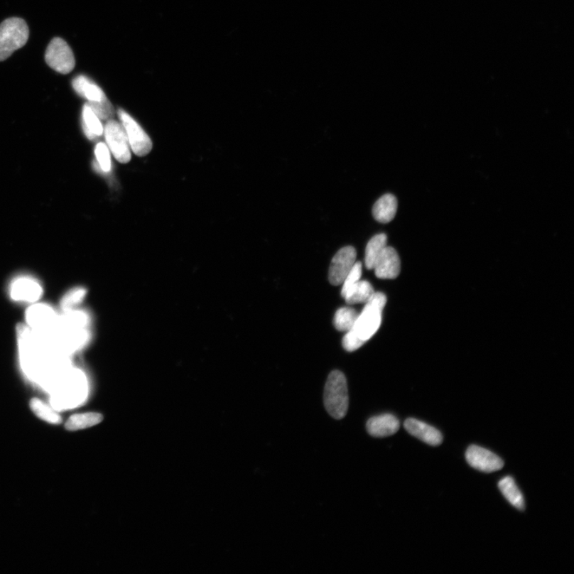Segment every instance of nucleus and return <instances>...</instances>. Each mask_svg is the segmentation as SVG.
<instances>
[{"label":"nucleus","instance_id":"f257e3e1","mask_svg":"<svg viewBox=\"0 0 574 574\" xmlns=\"http://www.w3.org/2000/svg\"><path fill=\"white\" fill-rule=\"evenodd\" d=\"M324 404L328 413L336 420H342L349 408L347 378L340 371H332L326 381Z\"/></svg>","mask_w":574,"mask_h":574},{"label":"nucleus","instance_id":"f03ea898","mask_svg":"<svg viewBox=\"0 0 574 574\" xmlns=\"http://www.w3.org/2000/svg\"><path fill=\"white\" fill-rule=\"evenodd\" d=\"M387 298L383 293L375 292L364 304L361 314L358 315L356 323L351 330L364 342L369 341L379 330Z\"/></svg>","mask_w":574,"mask_h":574},{"label":"nucleus","instance_id":"7ed1b4c3","mask_svg":"<svg viewBox=\"0 0 574 574\" xmlns=\"http://www.w3.org/2000/svg\"><path fill=\"white\" fill-rule=\"evenodd\" d=\"M30 31L21 18H9L0 24V62H3L28 43Z\"/></svg>","mask_w":574,"mask_h":574},{"label":"nucleus","instance_id":"20e7f679","mask_svg":"<svg viewBox=\"0 0 574 574\" xmlns=\"http://www.w3.org/2000/svg\"><path fill=\"white\" fill-rule=\"evenodd\" d=\"M48 66L62 75L70 74L75 67V58L67 43L61 38L52 39L45 50Z\"/></svg>","mask_w":574,"mask_h":574},{"label":"nucleus","instance_id":"39448f33","mask_svg":"<svg viewBox=\"0 0 574 574\" xmlns=\"http://www.w3.org/2000/svg\"><path fill=\"white\" fill-rule=\"evenodd\" d=\"M117 114L125 129L130 148L134 154L139 156L148 155L153 148V143L148 135L126 111L120 109Z\"/></svg>","mask_w":574,"mask_h":574},{"label":"nucleus","instance_id":"423d86ee","mask_svg":"<svg viewBox=\"0 0 574 574\" xmlns=\"http://www.w3.org/2000/svg\"><path fill=\"white\" fill-rule=\"evenodd\" d=\"M104 134L109 148L116 160L122 164H127L131 160V148L121 124L113 119L107 121Z\"/></svg>","mask_w":574,"mask_h":574},{"label":"nucleus","instance_id":"0eeeda50","mask_svg":"<svg viewBox=\"0 0 574 574\" xmlns=\"http://www.w3.org/2000/svg\"><path fill=\"white\" fill-rule=\"evenodd\" d=\"M357 252L354 247L348 246L338 251L332 259L329 271L330 283L334 286L343 283L354 265L357 262Z\"/></svg>","mask_w":574,"mask_h":574},{"label":"nucleus","instance_id":"6e6552de","mask_svg":"<svg viewBox=\"0 0 574 574\" xmlns=\"http://www.w3.org/2000/svg\"><path fill=\"white\" fill-rule=\"evenodd\" d=\"M466 460L470 466L486 473L499 471L504 466V462L497 455L476 445L467 448Z\"/></svg>","mask_w":574,"mask_h":574},{"label":"nucleus","instance_id":"1a4fd4ad","mask_svg":"<svg viewBox=\"0 0 574 574\" xmlns=\"http://www.w3.org/2000/svg\"><path fill=\"white\" fill-rule=\"evenodd\" d=\"M378 278L394 279L400 275L401 259L392 247L387 246L377 259L374 269Z\"/></svg>","mask_w":574,"mask_h":574},{"label":"nucleus","instance_id":"9d476101","mask_svg":"<svg viewBox=\"0 0 574 574\" xmlns=\"http://www.w3.org/2000/svg\"><path fill=\"white\" fill-rule=\"evenodd\" d=\"M404 426L410 435L430 446H439L443 442V435L440 430L425 422L408 418L404 422Z\"/></svg>","mask_w":574,"mask_h":574},{"label":"nucleus","instance_id":"9b49d317","mask_svg":"<svg viewBox=\"0 0 574 574\" xmlns=\"http://www.w3.org/2000/svg\"><path fill=\"white\" fill-rule=\"evenodd\" d=\"M400 426L399 420L392 414H382L371 417L367 423L368 433L376 438L393 435L398 432Z\"/></svg>","mask_w":574,"mask_h":574},{"label":"nucleus","instance_id":"f8f14e48","mask_svg":"<svg viewBox=\"0 0 574 574\" xmlns=\"http://www.w3.org/2000/svg\"><path fill=\"white\" fill-rule=\"evenodd\" d=\"M72 87L77 94L85 97L88 102H101L107 100L103 90L86 76L76 77L72 82Z\"/></svg>","mask_w":574,"mask_h":574},{"label":"nucleus","instance_id":"ddd939ff","mask_svg":"<svg viewBox=\"0 0 574 574\" xmlns=\"http://www.w3.org/2000/svg\"><path fill=\"white\" fill-rule=\"evenodd\" d=\"M397 200L392 194L384 195L378 200L373 208L374 219L381 224H387L396 217Z\"/></svg>","mask_w":574,"mask_h":574},{"label":"nucleus","instance_id":"4468645a","mask_svg":"<svg viewBox=\"0 0 574 574\" xmlns=\"http://www.w3.org/2000/svg\"><path fill=\"white\" fill-rule=\"evenodd\" d=\"M374 293V287L370 283L360 279L342 297L350 305L365 304Z\"/></svg>","mask_w":574,"mask_h":574},{"label":"nucleus","instance_id":"2eb2a0df","mask_svg":"<svg viewBox=\"0 0 574 574\" xmlns=\"http://www.w3.org/2000/svg\"><path fill=\"white\" fill-rule=\"evenodd\" d=\"M499 488L506 499L520 511L525 510V500L523 493L511 476H507L499 482Z\"/></svg>","mask_w":574,"mask_h":574},{"label":"nucleus","instance_id":"dca6fc26","mask_svg":"<svg viewBox=\"0 0 574 574\" xmlns=\"http://www.w3.org/2000/svg\"><path fill=\"white\" fill-rule=\"evenodd\" d=\"M387 247V236L386 234H378L372 238L365 249V266L368 270H373L377 260L381 256L384 249Z\"/></svg>","mask_w":574,"mask_h":574},{"label":"nucleus","instance_id":"f3484780","mask_svg":"<svg viewBox=\"0 0 574 574\" xmlns=\"http://www.w3.org/2000/svg\"><path fill=\"white\" fill-rule=\"evenodd\" d=\"M82 126L88 139L94 141L104 133L102 124L93 110L86 104L82 110Z\"/></svg>","mask_w":574,"mask_h":574},{"label":"nucleus","instance_id":"a211bd4d","mask_svg":"<svg viewBox=\"0 0 574 574\" xmlns=\"http://www.w3.org/2000/svg\"><path fill=\"white\" fill-rule=\"evenodd\" d=\"M103 421V416L97 413H87L71 416L66 423L67 430L74 432L87 429L99 425Z\"/></svg>","mask_w":574,"mask_h":574},{"label":"nucleus","instance_id":"6ab92c4d","mask_svg":"<svg viewBox=\"0 0 574 574\" xmlns=\"http://www.w3.org/2000/svg\"><path fill=\"white\" fill-rule=\"evenodd\" d=\"M42 290L37 283L29 280H21L17 282L12 290V297L23 301H36L40 297Z\"/></svg>","mask_w":574,"mask_h":574},{"label":"nucleus","instance_id":"aec40b11","mask_svg":"<svg viewBox=\"0 0 574 574\" xmlns=\"http://www.w3.org/2000/svg\"><path fill=\"white\" fill-rule=\"evenodd\" d=\"M30 406L32 412H33L38 418L44 421L53 423V425H60L63 421L62 417L58 415L54 409H52L48 404L38 399V398H33V399L31 401Z\"/></svg>","mask_w":574,"mask_h":574},{"label":"nucleus","instance_id":"412c9836","mask_svg":"<svg viewBox=\"0 0 574 574\" xmlns=\"http://www.w3.org/2000/svg\"><path fill=\"white\" fill-rule=\"evenodd\" d=\"M358 315L353 308H343L339 309L335 315L334 325L338 331L348 332L354 327Z\"/></svg>","mask_w":574,"mask_h":574},{"label":"nucleus","instance_id":"4be33fe9","mask_svg":"<svg viewBox=\"0 0 574 574\" xmlns=\"http://www.w3.org/2000/svg\"><path fill=\"white\" fill-rule=\"evenodd\" d=\"M53 319V312L43 305H37L28 312V320L30 325L40 326L48 324Z\"/></svg>","mask_w":574,"mask_h":574},{"label":"nucleus","instance_id":"5701e85b","mask_svg":"<svg viewBox=\"0 0 574 574\" xmlns=\"http://www.w3.org/2000/svg\"><path fill=\"white\" fill-rule=\"evenodd\" d=\"M95 156L97 160L96 168L104 173H109L111 170V158L109 150L105 143L97 144Z\"/></svg>","mask_w":574,"mask_h":574},{"label":"nucleus","instance_id":"b1692460","mask_svg":"<svg viewBox=\"0 0 574 574\" xmlns=\"http://www.w3.org/2000/svg\"><path fill=\"white\" fill-rule=\"evenodd\" d=\"M87 104L99 119L109 121L114 117V108L108 99L101 102H88Z\"/></svg>","mask_w":574,"mask_h":574},{"label":"nucleus","instance_id":"393cba45","mask_svg":"<svg viewBox=\"0 0 574 574\" xmlns=\"http://www.w3.org/2000/svg\"><path fill=\"white\" fill-rule=\"evenodd\" d=\"M86 295L87 290L82 288V287H78V288H75L70 291L62 299V308L67 310L75 308V305L81 303L83 301V299Z\"/></svg>","mask_w":574,"mask_h":574},{"label":"nucleus","instance_id":"a878e982","mask_svg":"<svg viewBox=\"0 0 574 574\" xmlns=\"http://www.w3.org/2000/svg\"><path fill=\"white\" fill-rule=\"evenodd\" d=\"M362 275V264L361 262L355 263L353 266V269L350 271L348 274L347 276L345 277L342 285V296H343L345 293L348 290L351 288L354 284H356L359 280L361 279Z\"/></svg>","mask_w":574,"mask_h":574},{"label":"nucleus","instance_id":"bb28decb","mask_svg":"<svg viewBox=\"0 0 574 574\" xmlns=\"http://www.w3.org/2000/svg\"><path fill=\"white\" fill-rule=\"evenodd\" d=\"M364 343L352 330L347 332L342 341L344 349L348 352H353L361 348Z\"/></svg>","mask_w":574,"mask_h":574}]
</instances>
